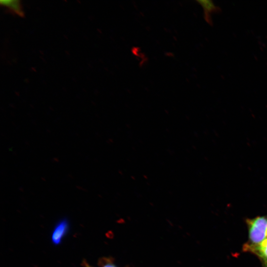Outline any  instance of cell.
Masks as SVG:
<instances>
[{
	"instance_id": "obj_3",
	"label": "cell",
	"mask_w": 267,
	"mask_h": 267,
	"mask_svg": "<svg viewBox=\"0 0 267 267\" xmlns=\"http://www.w3.org/2000/svg\"><path fill=\"white\" fill-rule=\"evenodd\" d=\"M0 5L9 12L20 17L24 16L21 1L19 0H1Z\"/></svg>"
},
{
	"instance_id": "obj_4",
	"label": "cell",
	"mask_w": 267,
	"mask_h": 267,
	"mask_svg": "<svg viewBox=\"0 0 267 267\" xmlns=\"http://www.w3.org/2000/svg\"><path fill=\"white\" fill-rule=\"evenodd\" d=\"M68 222L65 220L59 222L55 226L52 234V241L54 244H58L61 241L63 237L68 230Z\"/></svg>"
},
{
	"instance_id": "obj_1",
	"label": "cell",
	"mask_w": 267,
	"mask_h": 267,
	"mask_svg": "<svg viewBox=\"0 0 267 267\" xmlns=\"http://www.w3.org/2000/svg\"><path fill=\"white\" fill-rule=\"evenodd\" d=\"M246 222L248 228V240L244 245H257L267 238V215L248 219Z\"/></svg>"
},
{
	"instance_id": "obj_5",
	"label": "cell",
	"mask_w": 267,
	"mask_h": 267,
	"mask_svg": "<svg viewBox=\"0 0 267 267\" xmlns=\"http://www.w3.org/2000/svg\"><path fill=\"white\" fill-rule=\"evenodd\" d=\"M102 267H116L115 265L111 264H107L104 265Z\"/></svg>"
},
{
	"instance_id": "obj_6",
	"label": "cell",
	"mask_w": 267,
	"mask_h": 267,
	"mask_svg": "<svg viewBox=\"0 0 267 267\" xmlns=\"http://www.w3.org/2000/svg\"><path fill=\"white\" fill-rule=\"evenodd\" d=\"M85 265H86V267H91L89 266V265H87V264H86Z\"/></svg>"
},
{
	"instance_id": "obj_2",
	"label": "cell",
	"mask_w": 267,
	"mask_h": 267,
	"mask_svg": "<svg viewBox=\"0 0 267 267\" xmlns=\"http://www.w3.org/2000/svg\"><path fill=\"white\" fill-rule=\"evenodd\" d=\"M243 250L254 254L261 260L263 265H267V238L257 245H244Z\"/></svg>"
},
{
	"instance_id": "obj_7",
	"label": "cell",
	"mask_w": 267,
	"mask_h": 267,
	"mask_svg": "<svg viewBox=\"0 0 267 267\" xmlns=\"http://www.w3.org/2000/svg\"><path fill=\"white\" fill-rule=\"evenodd\" d=\"M264 267H267V265H263Z\"/></svg>"
}]
</instances>
